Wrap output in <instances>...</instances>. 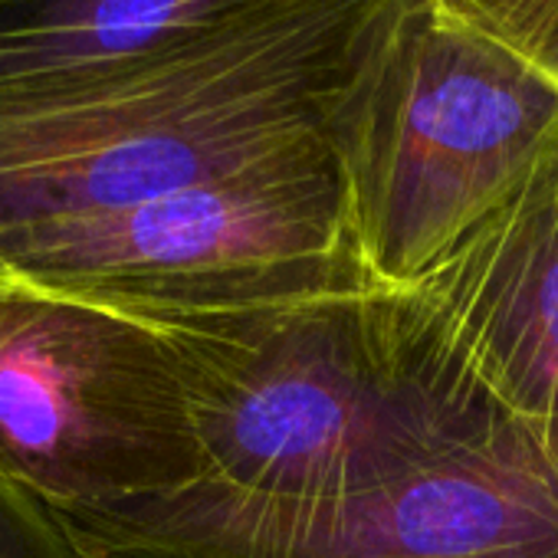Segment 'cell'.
Masks as SVG:
<instances>
[{"label": "cell", "mask_w": 558, "mask_h": 558, "mask_svg": "<svg viewBox=\"0 0 558 558\" xmlns=\"http://www.w3.org/2000/svg\"><path fill=\"white\" fill-rule=\"evenodd\" d=\"M447 4L558 86V0H447Z\"/></svg>", "instance_id": "cell-9"}, {"label": "cell", "mask_w": 558, "mask_h": 558, "mask_svg": "<svg viewBox=\"0 0 558 558\" xmlns=\"http://www.w3.org/2000/svg\"><path fill=\"white\" fill-rule=\"evenodd\" d=\"M0 476L57 515L201 483L168 336L135 313L0 283Z\"/></svg>", "instance_id": "cell-6"}, {"label": "cell", "mask_w": 558, "mask_h": 558, "mask_svg": "<svg viewBox=\"0 0 558 558\" xmlns=\"http://www.w3.org/2000/svg\"><path fill=\"white\" fill-rule=\"evenodd\" d=\"M256 0H0V83L119 63Z\"/></svg>", "instance_id": "cell-8"}, {"label": "cell", "mask_w": 558, "mask_h": 558, "mask_svg": "<svg viewBox=\"0 0 558 558\" xmlns=\"http://www.w3.org/2000/svg\"><path fill=\"white\" fill-rule=\"evenodd\" d=\"M0 558H83L40 499L0 476Z\"/></svg>", "instance_id": "cell-10"}, {"label": "cell", "mask_w": 558, "mask_h": 558, "mask_svg": "<svg viewBox=\"0 0 558 558\" xmlns=\"http://www.w3.org/2000/svg\"><path fill=\"white\" fill-rule=\"evenodd\" d=\"M0 283L99 306L204 313L375 283L323 142L125 210L0 240Z\"/></svg>", "instance_id": "cell-4"}, {"label": "cell", "mask_w": 558, "mask_h": 558, "mask_svg": "<svg viewBox=\"0 0 558 558\" xmlns=\"http://www.w3.org/2000/svg\"><path fill=\"white\" fill-rule=\"evenodd\" d=\"M142 319L181 362L204 457L197 486L233 502L342 506L506 421L398 287Z\"/></svg>", "instance_id": "cell-1"}, {"label": "cell", "mask_w": 558, "mask_h": 558, "mask_svg": "<svg viewBox=\"0 0 558 558\" xmlns=\"http://www.w3.org/2000/svg\"><path fill=\"white\" fill-rule=\"evenodd\" d=\"M57 519L83 558H558V417H506L329 509L246 506L194 483Z\"/></svg>", "instance_id": "cell-5"}, {"label": "cell", "mask_w": 558, "mask_h": 558, "mask_svg": "<svg viewBox=\"0 0 558 558\" xmlns=\"http://www.w3.org/2000/svg\"><path fill=\"white\" fill-rule=\"evenodd\" d=\"M398 290L502 417H558V151Z\"/></svg>", "instance_id": "cell-7"}, {"label": "cell", "mask_w": 558, "mask_h": 558, "mask_svg": "<svg viewBox=\"0 0 558 558\" xmlns=\"http://www.w3.org/2000/svg\"><path fill=\"white\" fill-rule=\"evenodd\" d=\"M391 0H256L148 53L0 83V240L125 210L323 142Z\"/></svg>", "instance_id": "cell-2"}, {"label": "cell", "mask_w": 558, "mask_h": 558, "mask_svg": "<svg viewBox=\"0 0 558 558\" xmlns=\"http://www.w3.org/2000/svg\"><path fill=\"white\" fill-rule=\"evenodd\" d=\"M323 135L362 266L408 287L558 151V86L447 0H391Z\"/></svg>", "instance_id": "cell-3"}]
</instances>
